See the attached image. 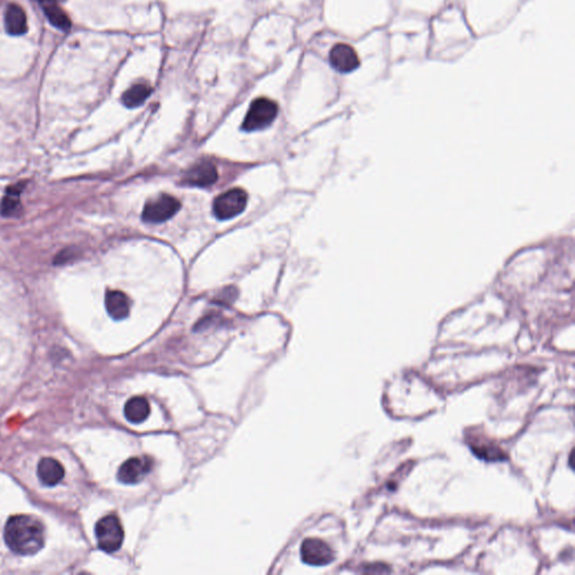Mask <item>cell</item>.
Returning <instances> with one entry per match:
<instances>
[{"mask_svg": "<svg viewBox=\"0 0 575 575\" xmlns=\"http://www.w3.org/2000/svg\"><path fill=\"white\" fill-rule=\"evenodd\" d=\"M44 528L37 519L25 515L8 519L5 527L7 546L20 555H33L44 546Z\"/></svg>", "mask_w": 575, "mask_h": 575, "instance_id": "obj_1", "label": "cell"}, {"mask_svg": "<svg viewBox=\"0 0 575 575\" xmlns=\"http://www.w3.org/2000/svg\"><path fill=\"white\" fill-rule=\"evenodd\" d=\"M277 102L269 98H258L249 106L247 116L244 118L242 128L245 132L262 131L269 127L278 116Z\"/></svg>", "mask_w": 575, "mask_h": 575, "instance_id": "obj_2", "label": "cell"}, {"mask_svg": "<svg viewBox=\"0 0 575 575\" xmlns=\"http://www.w3.org/2000/svg\"><path fill=\"white\" fill-rule=\"evenodd\" d=\"M96 537L98 546L104 552H116L124 541V529L118 517L108 515L96 525Z\"/></svg>", "mask_w": 575, "mask_h": 575, "instance_id": "obj_3", "label": "cell"}, {"mask_svg": "<svg viewBox=\"0 0 575 575\" xmlns=\"http://www.w3.org/2000/svg\"><path fill=\"white\" fill-rule=\"evenodd\" d=\"M247 205V193L241 188H234L217 197L213 210L219 221L232 219L243 213Z\"/></svg>", "mask_w": 575, "mask_h": 575, "instance_id": "obj_4", "label": "cell"}, {"mask_svg": "<svg viewBox=\"0 0 575 575\" xmlns=\"http://www.w3.org/2000/svg\"><path fill=\"white\" fill-rule=\"evenodd\" d=\"M181 208L178 199L170 195L162 193L155 198L151 199L143 209L142 219L145 223L160 224L167 219H172Z\"/></svg>", "mask_w": 575, "mask_h": 575, "instance_id": "obj_5", "label": "cell"}, {"mask_svg": "<svg viewBox=\"0 0 575 575\" xmlns=\"http://www.w3.org/2000/svg\"><path fill=\"white\" fill-rule=\"evenodd\" d=\"M303 563L312 567H324L335 560L334 552L326 541L318 539H307L300 548Z\"/></svg>", "mask_w": 575, "mask_h": 575, "instance_id": "obj_6", "label": "cell"}, {"mask_svg": "<svg viewBox=\"0 0 575 575\" xmlns=\"http://www.w3.org/2000/svg\"><path fill=\"white\" fill-rule=\"evenodd\" d=\"M152 468L153 459L151 457H132L120 465L117 476L125 485H137L150 473Z\"/></svg>", "mask_w": 575, "mask_h": 575, "instance_id": "obj_7", "label": "cell"}, {"mask_svg": "<svg viewBox=\"0 0 575 575\" xmlns=\"http://www.w3.org/2000/svg\"><path fill=\"white\" fill-rule=\"evenodd\" d=\"M329 62L336 71L349 74L360 67V57L351 46L340 43L331 50Z\"/></svg>", "mask_w": 575, "mask_h": 575, "instance_id": "obj_8", "label": "cell"}, {"mask_svg": "<svg viewBox=\"0 0 575 575\" xmlns=\"http://www.w3.org/2000/svg\"><path fill=\"white\" fill-rule=\"evenodd\" d=\"M219 179L217 169L208 160L199 161L184 173V183L193 187H208L215 183Z\"/></svg>", "mask_w": 575, "mask_h": 575, "instance_id": "obj_9", "label": "cell"}, {"mask_svg": "<svg viewBox=\"0 0 575 575\" xmlns=\"http://www.w3.org/2000/svg\"><path fill=\"white\" fill-rule=\"evenodd\" d=\"M106 309L113 319L115 321H122L128 317L130 310H131V300L124 292L108 291L105 298Z\"/></svg>", "mask_w": 575, "mask_h": 575, "instance_id": "obj_10", "label": "cell"}, {"mask_svg": "<svg viewBox=\"0 0 575 575\" xmlns=\"http://www.w3.org/2000/svg\"><path fill=\"white\" fill-rule=\"evenodd\" d=\"M37 476L43 485L53 487L62 481L63 476H64V469L57 459H52V457H44L41 459L37 466Z\"/></svg>", "mask_w": 575, "mask_h": 575, "instance_id": "obj_11", "label": "cell"}, {"mask_svg": "<svg viewBox=\"0 0 575 575\" xmlns=\"http://www.w3.org/2000/svg\"><path fill=\"white\" fill-rule=\"evenodd\" d=\"M471 450L476 454V457L485 461H504L507 459V455L504 454L501 448H499L496 443L492 441H485V439L476 438L473 443L470 444Z\"/></svg>", "mask_w": 575, "mask_h": 575, "instance_id": "obj_12", "label": "cell"}, {"mask_svg": "<svg viewBox=\"0 0 575 575\" xmlns=\"http://www.w3.org/2000/svg\"><path fill=\"white\" fill-rule=\"evenodd\" d=\"M5 26L11 35H22L27 31V20L22 7L9 5L5 14Z\"/></svg>", "mask_w": 575, "mask_h": 575, "instance_id": "obj_13", "label": "cell"}, {"mask_svg": "<svg viewBox=\"0 0 575 575\" xmlns=\"http://www.w3.org/2000/svg\"><path fill=\"white\" fill-rule=\"evenodd\" d=\"M124 413L128 422L139 424L148 420L151 413L150 403L144 397L131 398L125 405Z\"/></svg>", "mask_w": 575, "mask_h": 575, "instance_id": "obj_14", "label": "cell"}, {"mask_svg": "<svg viewBox=\"0 0 575 575\" xmlns=\"http://www.w3.org/2000/svg\"><path fill=\"white\" fill-rule=\"evenodd\" d=\"M152 94V88L148 83H137L125 91L122 102L126 107L137 108L142 106Z\"/></svg>", "mask_w": 575, "mask_h": 575, "instance_id": "obj_15", "label": "cell"}, {"mask_svg": "<svg viewBox=\"0 0 575 575\" xmlns=\"http://www.w3.org/2000/svg\"><path fill=\"white\" fill-rule=\"evenodd\" d=\"M41 5H42L44 13L48 16V20L53 24L57 29H70L71 22L69 20L68 15L63 12L61 7L57 4V0H40Z\"/></svg>", "mask_w": 575, "mask_h": 575, "instance_id": "obj_16", "label": "cell"}, {"mask_svg": "<svg viewBox=\"0 0 575 575\" xmlns=\"http://www.w3.org/2000/svg\"><path fill=\"white\" fill-rule=\"evenodd\" d=\"M22 186L16 184L14 187L7 189L6 195L4 197L3 204H1V213L5 216L18 215L20 212V193H22Z\"/></svg>", "mask_w": 575, "mask_h": 575, "instance_id": "obj_17", "label": "cell"}]
</instances>
